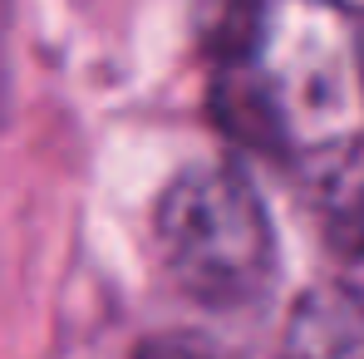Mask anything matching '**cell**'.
Here are the masks:
<instances>
[{"label": "cell", "mask_w": 364, "mask_h": 359, "mask_svg": "<svg viewBox=\"0 0 364 359\" xmlns=\"http://www.w3.org/2000/svg\"><path fill=\"white\" fill-rule=\"evenodd\" d=\"M212 114L256 153L315 158L364 133V60L340 15L305 0L242 5L217 45Z\"/></svg>", "instance_id": "6da1fadb"}, {"label": "cell", "mask_w": 364, "mask_h": 359, "mask_svg": "<svg viewBox=\"0 0 364 359\" xmlns=\"http://www.w3.org/2000/svg\"><path fill=\"white\" fill-rule=\"evenodd\" d=\"M153 232L168 276L207 310H246L276 281L271 217L227 163H197L168 182Z\"/></svg>", "instance_id": "7a4b0ae2"}, {"label": "cell", "mask_w": 364, "mask_h": 359, "mask_svg": "<svg viewBox=\"0 0 364 359\" xmlns=\"http://www.w3.org/2000/svg\"><path fill=\"white\" fill-rule=\"evenodd\" d=\"M305 192L330 251L364 261V133H350L305 158Z\"/></svg>", "instance_id": "3957f363"}, {"label": "cell", "mask_w": 364, "mask_h": 359, "mask_svg": "<svg viewBox=\"0 0 364 359\" xmlns=\"http://www.w3.org/2000/svg\"><path fill=\"white\" fill-rule=\"evenodd\" d=\"M276 359H364V296L340 281L310 286L286 315Z\"/></svg>", "instance_id": "277c9868"}, {"label": "cell", "mask_w": 364, "mask_h": 359, "mask_svg": "<svg viewBox=\"0 0 364 359\" xmlns=\"http://www.w3.org/2000/svg\"><path fill=\"white\" fill-rule=\"evenodd\" d=\"M133 359H232L222 345L202 340V335H153L138 345Z\"/></svg>", "instance_id": "5b68a950"}, {"label": "cell", "mask_w": 364, "mask_h": 359, "mask_svg": "<svg viewBox=\"0 0 364 359\" xmlns=\"http://www.w3.org/2000/svg\"><path fill=\"white\" fill-rule=\"evenodd\" d=\"M305 5H320V10H335V15H364V0H305Z\"/></svg>", "instance_id": "8992f818"}]
</instances>
